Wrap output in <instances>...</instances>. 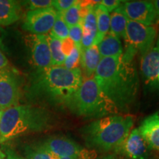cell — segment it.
Returning a JSON list of instances; mask_svg holds the SVG:
<instances>
[{
	"label": "cell",
	"instance_id": "cell-1",
	"mask_svg": "<svg viewBox=\"0 0 159 159\" xmlns=\"http://www.w3.org/2000/svg\"><path fill=\"white\" fill-rule=\"evenodd\" d=\"M94 77L118 111L128 112L136 102L139 80L132 62H125L122 56L102 57Z\"/></svg>",
	"mask_w": 159,
	"mask_h": 159
},
{
	"label": "cell",
	"instance_id": "cell-2",
	"mask_svg": "<svg viewBox=\"0 0 159 159\" xmlns=\"http://www.w3.org/2000/svg\"><path fill=\"white\" fill-rule=\"evenodd\" d=\"M83 80L80 68L69 70L64 66H51L35 70L30 80L27 94L32 99L69 108Z\"/></svg>",
	"mask_w": 159,
	"mask_h": 159
},
{
	"label": "cell",
	"instance_id": "cell-3",
	"mask_svg": "<svg viewBox=\"0 0 159 159\" xmlns=\"http://www.w3.org/2000/svg\"><path fill=\"white\" fill-rule=\"evenodd\" d=\"M50 111L32 105H18L4 111L0 120V142L48 130L53 123Z\"/></svg>",
	"mask_w": 159,
	"mask_h": 159
},
{
	"label": "cell",
	"instance_id": "cell-4",
	"mask_svg": "<svg viewBox=\"0 0 159 159\" xmlns=\"http://www.w3.org/2000/svg\"><path fill=\"white\" fill-rule=\"evenodd\" d=\"M134 121L131 115H111L85 125L81 134L91 150L116 151L130 133Z\"/></svg>",
	"mask_w": 159,
	"mask_h": 159
},
{
	"label": "cell",
	"instance_id": "cell-5",
	"mask_svg": "<svg viewBox=\"0 0 159 159\" xmlns=\"http://www.w3.org/2000/svg\"><path fill=\"white\" fill-rule=\"evenodd\" d=\"M68 109L85 118L101 119L119 112L112 101L99 88L94 77L83 80Z\"/></svg>",
	"mask_w": 159,
	"mask_h": 159
},
{
	"label": "cell",
	"instance_id": "cell-6",
	"mask_svg": "<svg viewBox=\"0 0 159 159\" xmlns=\"http://www.w3.org/2000/svg\"><path fill=\"white\" fill-rule=\"evenodd\" d=\"M53 156L72 159H96L97 152L83 148L71 139L63 136L49 137L41 144Z\"/></svg>",
	"mask_w": 159,
	"mask_h": 159
},
{
	"label": "cell",
	"instance_id": "cell-7",
	"mask_svg": "<svg viewBox=\"0 0 159 159\" xmlns=\"http://www.w3.org/2000/svg\"><path fill=\"white\" fill-rule=\"evenodd\" d=\"M157 36V29L153 26H147L128 20L125 30V40L127 46L134 48L142 56L153 48Z\"/></svg>",
	"mask_w": 159,
	"mask_h": 159
},
{
	"label": "cell",
	"instance_id": "cell-8",
	"mask_svg": "<svg viewBox=\"0 0 159 159\" xmlns=\"http://www.w3.org/2000/svg\"><path fill=\"white\" fill-rule=\"evenodd\" d=\"M57 11L53 7L28 11L23 21V29L34 35L50 33L56 19Z\"/></svg>",
	"mask_w": 159,
	"mask_h": 159
},
{
	"label": "cell",
	"instance_id": "cell-9",
	"mask_svg": "<svg viewBox=\"0 0 159 159\" xmlns=\"http://www.w3.org/2000/svg\"><path fill=\"white\" fill-rule=\"evenodd\" d=\"M128 20L152 26L158 19L152 1H123L119 6Z\"/></svg>",
	"mask_w": 159,
	"mask_h": 159
},
{
	"label": "cell",
	"instance_id": "cell-10",
	"mask_svg": "<svg viewBox=\"0 0 159 159\" xmlns=\"http://www.w3.org/2000/svg\"><path fill=\"white\" fill-rule=\"evenodd\" d=\"M20 89L16 75L8 69L0 70V111L18 105Z\"/></svg>",
	"mask_w": 159,
	"mask_h": 159
},
{
	"label": "cell",
	"instance_id": "cell-11",
	"mask_svg": "<svg viewBox=\"0 0 159 159\" xmlns=\"http://www.w3.org/2000/svg\"><path fill=\"white\" fill-rule=\"evenodd\" d=\"M27 43L30 53L31 62L36 70H43L52 66L47 35L30 34L27 37Z\"/></svg>",
	"mask_w": 159,
	"mask_h": 159
},
{
	"label": "cell",
	"instance_id": "cell-12",
	"mask_svg": "<svg viewBox=\"0 0 159 159\" xmlns=\"http://www.w3.org/2000/svg\"><path fill=\"white\" fill-rule=\"evenodd\" d=\"M149 147L137 128L134 129L116 151L130 159H146Z\"/></svg>",
	"mask_w": 159,
	"mask_h": 159
},
{
	"label": "cell",
	"instance_id": "cell-13",
	"mask_svg": "<svg viewBox=\"0 0 159 159\" xmlns=\"http://www.w3.org/2000/svg\"><path fill=\"white\" fill-rule=\"evenodd\" d=\"M141 70L145 82L148 85L158 86V74L159 71V49L155 47L142 56Z\"/></svg>",
	"mask_w": 159,
	"mask_h": 159
},
{
	"label": "cell",
	"instance_id": "cell-14",
	"mask_svg": "<svg viewBox=\"0 0 159 159\" xmlns=\"http://www.w3.org/2000/svg\"><path fill=\"white\" fill-rule=\"evenodd\" d=\"M138 130L149 148L159 151V113L145 118Z\"/></svg>",
	"mask_w": 159,
	"mask_h": 159
},
{
	"label": "cell",
	"instance_id": "cell-15",
	"mask_svg": "<svg viewBox=\"0 0 159 159\" xmlns=\"http://www.w3.org/2000/svg\"><path fill=\"white\" fill-rule=\"evenodd\" d=\"M80 52V65L85 77L86 78L93 77L102 58L97 46L93 45L89 48L82 49Z\"/></svg>",
	"mask_w": 159,
	"mask_h": 159
},
{
	"label": "cell",
	"instance_id": "cell-16",
	"mask_svg": "<svg viewBox=\"0 0 159 159\" xmlns=\"http://www.w3.org/2000/svg\"><path fill=\"white\" fill-rule=\"evenodd\" d=\"M21 4L13 0H0V27L15 23L21 17Z\"/></svg>",
	"mask_w": 159,
	"mask_h": 159
},
{
	"label": "cell",
	"instance_id": "cell-17",
	"mask_svg": "<svg viewBox=\"0 0 159 159\" xmlns=\"http://www.w3.org/2000/svg\"><path fill=\"white\" fill-rule=\"evenodd\" d=\"M97 46L102 58L122 55L123 47L120 39L109 33Z\"/></svg>",
	"mask_w": 159,
	"mask_h": 159
},
{
	"label": "cell",
	"instance_id": "cell-18",
	"mask_svg": "<svg viewBox=\"0 0 159 159\" xmlns=\"http://www.w3.org/2000/svg\"><path fill=\"white\" fill-rule=\"evenodd\" d=\"M94 12L97 19V33L94 45L97 46L108 33L111 13L100 3L94 5Z\"/></svg>",
	"mask_w": 159,
	"mask_h": 159
},
{
	"label": "cell",
	"instance_id": "cell-19",
	"mask_svg": "<svg viewBox=\"0 0 159 159\" xmlns=\"http://www.w3.org/2000/svg\"><path fill=\"white\" fill-rule=\"evenodd\" d=\"M128 21V19L119 7L111 13L110 29H109L108 33L116 35L119 39L122 38L125 39V30H126Z\"/></svg>",
	"mask_w": 159,
	"mask_h": 159
},
{
	"label": "cell",
	"instance_id": "cell-20",
	"mask_svg": "<svg viewBox=\"0 0 159 159\" xmlns=\"http://www.w3.org/2000/svg\"><path fill=\"white\" fill-rule=\"evenodd\" d=\"M47 39L50 49L52 66H63L66 57L61 49V41L51 35H47Z\"/></svg>",
	"mask_w": 159,
	"mask_h": 159
},
{
	"label": "cell",
	"instance_id": "cell-21",
	"mask_svg": "<svg viewBox=\"0 0 159 159\" xmlns=\"http://www.w3.org/2000/svg\"><path fill=\"white\" fill-rule=\"evenodd\" d=\"M61 13L69 27L80 24L82 19V7L80 1H77V2L70 8Z\"/></svg>",
	"mask_w": 159,
	"mask_h": 159
},
{
	"label": "cell",
	"instance_id": "cell-22",
	"mask_svg": "<svg viewBox=\"0 0 159 159\" xmlns=\"http://www.w3.org/2000/svg\"><path fill=\"white\" fill-rule=\"evenodd\" d=\"M24 153L27 159H54L52 155L41 144L27 145L24 148Z\"/></svg>",
	"mask_w": 159,
	"mask_h": 159
},
{
	"label": "cell",
	"instance_id": "cell-23",
	"mask_svg": "<svg viewBox=\"0 0 159 159\" xmlns=\"http://www.w3.org/2000/svg\"><path fill=\"white\" fill-rule=\"evenodd\" d=\"M69 27L65 21L60 12H57L56 19H55L54 25H53L52 29L50 31L49 35H52L53 37L63 41L67 38H69Z\"/></svg>",
	"mask_w": 159,
	"mask_h": 159
},
{
	"label": "cell",
	"instance_id": "cell-24",
	"mask_svg": "<svg viewBox=\"0 0 159 159\" xmlns=\"http://www.w3.org/2000/svg\"><path fill=\"white\" fill-rule=\"evenodd\" d=\"M80 51L81 49L75 46L70 54L66 57L64 64H63V66L66 69L71 70V69L78 68L79 65L80 64Z\"/></svg>",
	"mask_w": 159,
	"mask_h": 159
},
{
	"label": "cell",
	"instance_id": "cell-25",
	"mask_svg": "<svg viewBox=\"0 0 159 159\" xmlns=\"http://www.w3.org/2000/svg\"><path fill=\"white\" fill-rule=\"evenodd\" d=\"M23 3L29 11L52 7V1L51 0H29L23 2Z\"/></svg>",
	"mask_w": 159,
	"mask_h": 159
},
{
	"label": "cell",
	"instance_id": "cell-26",
	"mask_svg": "<svg viewBox=\"0 0 159 159\" xmlns=\"http://www.w3.org/2000/svg\"><path fill=\"white\" fill-rule=\"evenodd\" d=\"M83 37V27L81 24L69 27V38L72 40L75 46L81 49V41Z\"/></svg>",
	"mask_w": 159,
	"mask_h": 159
},
{
	"label": "cell",
	"instance_id": "cell-27",
	"mask_svg": "<svg viewBox=\"0 0 159 159\" xmlns=\"http://www.w3.org/2000/svg\"><path fill=\"white\" fill-rule=\"evenodd\" d=\"M77 1V0H53L52 7L57 12L63 13L74 5Z\"/></svg>",
	"mask_w": 159,
	"mask_h": 159
},
{
	"label": "cell",
	"instance_id": "cell-28",
	"mask_svg": "<svg viewBox=\"0 0 159 159\" xmlns=\"http://www.w3.org/2000/svg\"><path fill=\"white\" fill-rule=\"evenodd\" d=\"M75 47V43L69 38H67V39L61 41V49H62V52L65 57L68 56Z\"/></svg>",
	"mask_w": 159,
	"mask_h": 159
},
{
	"label": "cell",
	"instance_id": "cell-29",
	"mask_svg": "<svg viewBox=\"0 0 159 159\" xmlns=\"http://www.w3.org/2000/svg\"><path fill=\"white\" fill-rule=\"evenodd\" d=\"M122 1L119 0H102L100 2V4L106 8L110 13H112L115 10H116L121 5Z\"/></svg>",
	"mask_w": 159,
	"mask_h": 159
},
{
	"label": "cell",
	"instance_id": "cell-30",
	"mask_svg": "<svg viewBox=\"0 0 159 159\" xmlns=\"http://www.w3.org/2000/svg\"><path fill=\"white\" fill-rule=\"evenodd\" d=\"M8 66V60L2 50L1 47H0V70L6 69V67Z\"/></svg>",
	"mask_w": 159,
	"mask_h": 159
},
{
	"label": "cell",
	"instance_id": "cell-31",
	"mask_svg": "<svg viewBox=\"0 0 159 159\" xmlns=\"http://www.w3.org/2000/svg\"><path fill=\"white\" fill-rule=\"evenodd\" d=\"M5 158L6 159H27L25 157H22L19 155H18L14 151L8 150L5 152Z\"/></svg>",
	"mask_w": 159,
	"mask_h": 159
},
{
	"label": "cell",
	"instance_id": "cell-32",
	"mask_svg": "<svg viewBox=\"0 0 159 159\" xmlns=\"http://www.w3.org/2000/svg\"><path fill=\"white\" fill-rule=\"evenodd\" d=\"M152 3L153 4L155 10H156L157 16L159 19V0H154V1H152Z\"/></svg>",
	"mask_w": 159,
	"mask_h": 159
},
{
	"label": "cell",
	"instance_id": "cell-33",
	"mask_svg": "<svg viewBox=\"0 0 159 159\" xmlns=\"http://www.w3.org/2000/svg\"><path fill=\"white\" fill-rule=\"evenodd\" d=\"M53 158H54V159H72L71 158H66V157H57L55 156H53Z\"/></svg>",
	"mask_w": 159,
	"mask_h": 159
},
{
	"label": "cell",
	"instance_id": "cell-34",
	"mask_svg": "<svg viewBox=\"0 0 159 159\" xmlns=\"http://www.w3.org/2000/svg\"><path fill=\"white\" fill-rule=\"evenodd\" d=\"M5 155L0 150V159H5Z\"/></svg>",
	"mask_w": 159,
	"mask_h": 159
},
{
	"label": "cell",
	"instance_id": "cell-35",
	"mask_svg": "<svg viewBox=\"0 0 159 159\" xmlns=\"http://www.w3.org/2000/svg\"><path fill=\"white\" fill-rule=\"evenodd\" d=\"M156 47L159 49V33H158V39H157V42H156Z\"/></svg>",
	"mask_w": 159,
	"mask_h": 159
},
{
	"label": "cell",
	"instance_id": "cell-36",
	"mask_svg": "<svg viewBox=\"0 0 159 159\" xmlns=\"http://www.w3.org/2000/svg\"><path fill=\"white\" fill-rule=\"evenodd\" d=\"M2 112H3V111H0V120H1V118H2Z\"/></svg>",
	"mask_w": 159,
	"mask_h": 159
},
{
	"label": "cell",
	"instance_id": "cell-37",
	"mask_svg": "<svg viewBox=\"0 0 159 159\" xmlns=\"http://www.w3.org/2000/svg\"><path fill=\"white\" fill-rule=\"evenodd\" d=\"M158 81L159 83V71H158Z\"/></svg>",
	"mask_w": 159,
	"mask_h": 159
}]
</instances>
